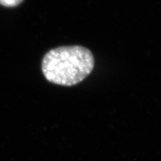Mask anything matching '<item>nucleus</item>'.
<instances>
[{"label":"nucleus","mask_w":161,"mask_h":161,"mask_svg":"<svg viewBox=\"0 0 161 161\" xmlns=\"http://www.w3.org/2000/svg\"><path fill=\"white\" fill-rule=\"evenodd\" d=\"M94 67L92 52L80 46H62L50 50L44 56L42 72L46 80L62 86L81 82Z\"/></svg>","instance_id":"f257e3e1"},{"label":"nucleus","mask_w":161,"mask_h":161,"mask_svg":"<svg viewBox=\"0 0 161 161\" xmlns=\"http://www.w3.org/2000/svg\"><path fill=\"white\" fill-rule=\"evenodd\" d=\"M23 1V0H0V4L5 7H15Z\"/></svg>","instance_id":"f03ea898"}]
</instances>
